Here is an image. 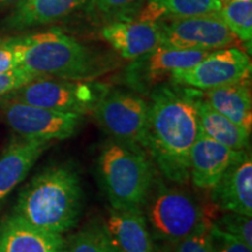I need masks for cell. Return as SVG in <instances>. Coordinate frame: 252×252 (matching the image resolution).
<instances>
[{
    "label": "cell",
    "mask_w": 252,
    "mask_h": 252,
    "mask_svg": "<svg viewBox=\"0 0 252 252\" xmlns=\"http://www.w3.org/2000/svg\"><path fill=\"white\" fill-rule=\"evenodd\" d=\"M146 152L168 180H189V153L200 133L194 103L187 88L161 83L150 91Z\"/></svg>",
    "instance_id": "cell-1"
},
{
    "label": "cell",
    "mask_w": 252,
    "mask_h": 252,
    "mask_svg": "<svg viewBox=\"0 0 252 252\" xmlns=\"http://www.w3.org/2000/svg\"><path fill=\"white\" fill-rule=\"evenodd\" d=\"M18 67L34 77L94 81L110 71L113 63L105 54L59 30L9 39Z\"/></svg>",
    "instance_id": "cell-2"
},
{
    "label": "cell",
    "mask_w": 252,
    "mask_h": 252,
    "mask_svg": "<svg viewBox=\"0 0 252 252\" xmlns=\"http://www.w3.org/2000/svg\"><path fill=\"white\" fill-rule=\"evenodd\" d=\"M84 191L78 172L69 163L47 167L18 195L14 214L37 228L65 234L80 222Z\"/></svg>",
    "instance_id": "cell-3"
},
{
    "label": "cell",
    "mask_w": 252,
    "mask_h": 252,
    "mask_svg": "<svg viewBox=\"0 0 252 252\" xmlns=\"http://www.w3.org/2000/svg\"><path fill=\"white\" fill-rule=\"evenodd\" d=\"M100 187L113 209H143L154 185L152 162L146 152L110 139L98 158Z\"/></svg>",
    "instance_id": "cell-4"
},
{
    "label": "cell",
    "mask_w": 252,
    "mask_h": 252,
    "mask_svg": "<svg viewBox=\"0 0 252 252\" xmlns=\"http://www.w3.org/2000/svg\"><path fill=\"white\" fill-rule=\"evenodd\" d=\"M146 222L153 239L175 244L197 230L210 225L203 208L181 189L160 185L151 191L146 204Z\"/></svg>",
    "instance_id": "cell-5"
},
{
    "label": "cell",
    "mask_w": 252,
    "mask_h": 252,
    "mask_svg": "<svg viewBox=\"0 0 252 252\" xmlns=\"http://www.w3.org/2000/svg\"><path fill=\"white\" fill-rule=\"evenodd\" d=\"M109 89L106 84L94 81L36 77L0 98L84 116L93 113Z\"/></svg>",
    "instance_id": "cell-6"
},
{
    "label": "cell",
    "mask_w": 252,
    "mask_h": 252,
    "mask_svg": "<svg viewBox=\"0 0 252 252\" xmlns=\"http://www.w3.org/2000/svg\"><path fill=\"white\" fill-rule=\"evenodd\" d=\"M93 115L111 139L146 152L150 103L134 91L110 88Z\"/></svg>",
    "instance_id": "cell-7"
},
{
    "label": "cell",
    "mask_w": 252,
    "mask_h": 252,
    "mask_svg": "<svg viewBox=\"0 0 252 252\" xmlns=\"http://www.w3.org/2000/svg\"><path fill=\"white\" fill-rule=\"evenodd\" d=\"M0 110L6 124L27 139H68L77 133L84 122V116L78 113L55 111L4 98H0Z\"/></svg>",
    "instance_id": "cell-8"
},
{
    "label": "cell",
    "mask_w": 252,
    "mask_h": 252,
    "mask_svg": "<svg viewBox=\"0 0 252 252\" xmlns=\"http://www.w3.org/2000/svg\"><path fill=\"white\" fill-rule=\"evenodd\" d=\"M251 61L243 50L229 47L209 52L193 67L171 75L172 84L196 90H210L236 83H248Z\"/></svg>",
    "instance_id": "cell-9"
},
{
    "label": "cell",
    "mask_w": 252,
    "mask_h": 252,
    "mask_svg": "<svg viewBox=\"0 0 252 252\" xmlns=\"http://www.w3.org/2000/svg\"><path fill=\"white\" fill-rule=\"evenodd\" d=\"M158 24L161 31L162 45L176 49L213 52L229 48L239 41L217 14L162 18Z\"/></svg>",
    "instance_id": "cell-10"
},
{
    "label": "cell",
    "mask_w": 252,
    "mask_h": 252,
    "mask_svg": "<svg viewBox=\"0 0 252 252\" xmlns=\"http://www.w3.org/2000/svg\"><path fill=\"white\" fill-rule=\"evenodd\" d=\"M209 52L185 50L160 45L146 54L132 60L123 75V80L134 93L149 94L159 84L171 78L173 71L187 69L200 62Z\"/></svg>",
    "instance_id": "cell-11"
},
{
    "label": "cell",
    "mask_w": 252,
    "mask_h": 252,
    "mask_svg": "<svg viewBox=\"0 0 252 252\" xmlns=\"http://www.w3.org/2000/svg\"><path fill=\"white\" fill-rule=\"evenodd\" d=\"M212 201L223 212L252 216V158L244 150L210 189Z\"/></svg>",
    "instance_id": "cell-12"
},
{
    "label": "cell",
    "mask_w": 252,
    "mask_h": 252,
    "mask_svg": "<svg viewBox=\"0 0 252 252\" xmlns=\"http://www.w3.org/2000/svg\"><path fill=\"white\" fill-rule=\"evenodd\" d=\"M0 252H67V241L13 213L0 222Z\"/></svg>",
    "instance_id": "cell-13"
},
{
    "label": "cell",
    "mask_w": 252,
    "mask_h": 252,
    "mask_svg": "<svg viewBox=\"0 0 252 252\" xmlns=\"http://www.w3.org/2000/svg\"><path fill=\"white\" fill-rule=\"evenodd\" d=\"M243 151L230 149L200 131L189 153V180L198 188L212 189Z\"/></svg>",
    "instance_id": "cell-14"
},
{
    "label": "cell",
    "mask_w": 252,
    "mask_h": 252,
    "mask_svg": "<svg viewBox=\"0 0 252 252\" xmlns=\"http://www.w3.org/2000/svg\"><path fill=\"white\" fill-rule=\"evenodd\" d=\"M102 36L123 59L132 60L146 54L162 43L158 21H118L103 26Z\"/></svg>",
    "instance_id": "cell-15"
},
{
    "label": "cell",
    "mask_w": 252,
    "mask_h": 252,
    "mask_svg": "<svg viewBox=\"0 0 252 252\" xmlns=\"http://www.w3.org/2000/svg\"><path fill=\"white\" fill-rule=\"evenodd\" d=\"M52 141L27 139L17 135L0 156V208L13 189L24 181Z\"/></svg>",
    "instance_id": "cell-16"
},
{
    "label": "cell",
    "mask_w": 252,
    "mask_h": 252,
    "mask_svg": "<svg viewBox=\"0 0 252 252\" xmlns=\"http://www.w3.org/2000/svg\"><path fill=\"white\" fill-rule=\"evenodd\" d=\"M117 252H158L143 209H113L103 220Z\"/></svg>",
    "instance_id": "cell-17"
},
{
    "label": "cell",
    "mask_w": 252,
    "mask_h": 252,
    "mask_svg": "<svg viewBox=\"0 0 252 252\" xmlns=\"http://www.w3.org/2000/svg\"><path fill=\"white\" fill-rule=\"evenodd\" d=\"M186 88V87H185ZM193 100L198 119L200 131L204 135L236 151L248 150L250 135L247 130L235 124L215 109L201 96L200 90L187 88Z\"/></svg>",
    "instance_id": "cell-18"
},
{
    "label": "cell",
    "mask_w": 252,
    "mask_h": 252,
    "mask_svg": "<svg viewBox=\"0 0 252 252\" xmlns=\"http://www.w3.org/2000/svg\"><path fill=\"white\" fill-rule=\"evenodd\" d=\"M86 0H23L6 18L4 27L12 31L46 26L63 20L84 5Z\"/></svg>",
    "instance_id": "cell-19"
},
{
    "label": "cell",
    "mask_w": 252,
    "mask_h": 252,
    "mask_svg": "<svg viewBox=\"0 0 252 252\" xmlns=\"http://www.w3.org/2000/svg\"><path fill=\"white\" fill-rule=\"evenodd\" d=\"M201 96L213 106L249 133L252 131V98L248 83H236L201 91Z\"/></svg>",
    "instance_id": "cell-20"
},
{
    "label": "cell",
    "mask_w": 252,
    "mask_h": 252,
    "mask_svg": "<svg viewBox=\"0 0 252 252\" xmlns=\"http://www.w3.org/2000/svg\"><path fill=\"white\" fill-rule=\"evenodd\" d=\"M222 5L220 0H146V5L137 19L158 21L162 18L217 14Z\"/></svg>",
    "instance_id": "cell-21"
},
{
    "label": "cell",
    "mask_w": 252,
    "mask_h": 252,
    "mask_svg": "<svg viewBox=\"0 0 252 252\" xmlns=\"http://www.w3.org/2000/svg\"><path fill=\"white\" fill-rule=\"evenodd\" d=\"M88 18L94 24L105 25L137 19L146 0H86Z\"/></svg>",
    "instance_id": "cell-22"
},
{
    "label": "cell",
    "mask_w": 252,
    "mask_h": 252,
    "mask_svg": "<svg viewBox=\"0 0 252 252\" xmlns=\"http://www.w3.org/2000/svg\"><path fill=\"white\" fill-rule=\"evenodd\" d=\"M67 252H117L102 220H93L67 242Z\"/></svg>",
    "instance_id": "cell-23"
},
{
    "label": "cell",
    "mask_w": 252,
    "mask_h": 252,
    "mask_svg": "<svg viewBox=\"0 0 252 252\" xmlns=\"http://www.w3.org/2000/svg\"><path fill=\"white\" fill-rule=\"evenodd\" d=\"M220 20L242 42L251 45L252 0H229L217 13Z\"/></svg>",
    "instance_id": "cell-24"
},
{
    "label": "cell",
    "mask_w": 252,
    "mask_h": 252,
    "mask_svg": "<svg viewBox=\"0 0 252 252\" xmlns=\"http://www.w3.org/2000/svg\"><path fill=\"white\" fill-rule=\"evenodd\" d=\"M252 216L243 214L225 212L213 226L241 239L248 247L252 248Z\"/></svg>",
    "instance_id": "cell-25"
},
{
    "label": "cell",
    "mask_w": 252,
    "mask_h": 252,
    "mask_svg": "<svg viewBox=\"0 0 252 252\" xmlns=\"http://www.w3.org/2000/svg\"><path fill=\"white\" fill-rule=\"evenodd\" d=\"M210 225L197 230L188 237L173 244L174 248L172 252H214L209 232Z\"/></svg>",
    "instance_id": "cell-26"
},
{
    "label": "cell",
    "mask_w": 252,
    "mask_h": 252,
    "mask_svg": "<svg viewBox=\"0 0 252 252\" xmlns=\"http://www.w3.org/2000/svg\"><path fill=\"white\" fill-rule=\"evenodd\" d=\"M210 238L214 252H252V248L248 247L241 239L210 225Z\"/></svg>",
    "instance_id": "cell-27"
},
{
    "label": "cell",
    "mask_w": 252,
    "mask_h": 252,
    "mask_svg": "<svg viewBox=\"0 0 252 252\" xmlns=\"http://www.w3.org/2000/svg\"><path fill=\"white\" fill-rule=\"evenodd\" d=\"M33 75L24 70L23 68H15L13 70L0 74V97L5 96L11 91H13L18 88L23 87L24 84L34 80Z\"/></svg>",
    "instance_id": "cell-28"
},
{
    "label": "cell",
    "mask_w": 252,
    "mask_h": 252,
    "mask_svg": "<svg viewBox=\"0 0 252 252\" xmlns=\"http://www.w3.org/2000/svg\"><path fill=\"white\" fill-rule=\"evenodd\" d=\"M18 68V60L11 41L0 40V74L8 72Z\"/></svg>",
    "instance_id": "cell-29"
},
{
    "label": "cell",
    "mask_w": 252,
    "mask_h": 252,
    "mask_svg": "<svg viewBox=\"0 0 252 252\" xmlns=\"http://www.w3.org/2000/svg\"><path fill=\"white\" fill-rule=\"evenodd\" d=\"M23 0H0V7H7V6H17Z\"/></svg>",
    "instance_id": "cell-30"
},
{
    "label": "cell",
    "mask_w": 252,
    "mask_h": 252,
    "mask_svg": "<svg viewBox=\"0 0 252 252\" xmlns=\"http://www.w3.org/2000/svg\"><path fill=\"white\" fill-rule=\"evenodd\" d=\"M220 2H222V4H224V2H226V1H229V0H220Z\"/></svg>",
    "instance_id": "cell-31"
}]
</instances>
